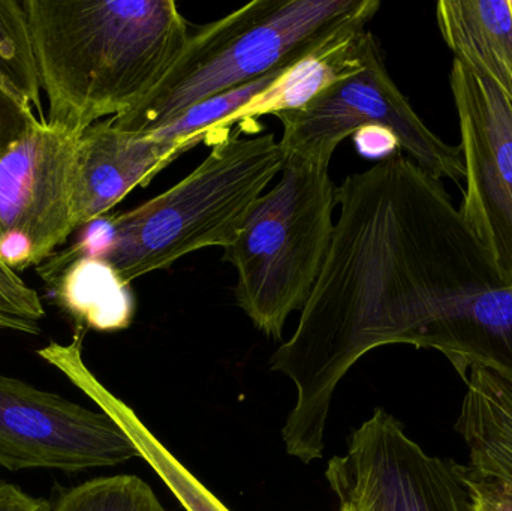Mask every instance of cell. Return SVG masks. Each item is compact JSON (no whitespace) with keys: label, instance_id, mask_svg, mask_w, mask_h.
Wrapping results in <instances>:
<instances>
[{"label":"cell","instance_id":"cell-1","mask_svg":"<svg viewBox=\"0 0 512 511\" xmlns=\"http://www.w3.org/2000/svg\"><path fill=\"white\" fill-rule=\"evenodd\" d=\"M336 200L315 287L270 360L297 390L282 438L306 465L322 458L334 392L361 357L384 345L417 347L448 308L504 287L441 180L408 156L346 177Z\"/></svg>","mask_w":512,"mask_h":511},{"label":"cell","instance_id":"cell-2","mask_svg":"<svg viewBox=\"0 0 512 511\" xmlns=\"http://www.w3.org/2000/svg\"><path fill=\"white\" fill-rule=\"evenodd\" d=\"M47 123L80 135L134 110L189 39L174 0H23Z\"/></svg>","mask_w":512,"mask_h":511},{"label":"cell","instance_id":"cell-3","mask_svg":"<svg viewBox=\"0 0 512 511\" xmlns=\"http://www.w3.org/2000/svg\"><path fill=\"white\" fill-rule=\"evenodd\" d=\"M240 132L219 138L210 155L164 194L92 222L95 230L68 251L107 261L131 284L192 252L233 245L286 161L274 134Z\"/></svg>","mask_w":512,"mask_h":511},{"label":"cell","instance_id":"cell-4","mask_svg":"<svg viewBox=\"0 0 512 511\" xmlns=\"http://www.w3.org/2000/svg\"><path fill=\"white\" fill-rule=\"evenodd\" d=\"M378 0H255L189 35L179 59L134 110L111 117L150 134L213 96L254 83L367 23Z\"/></svg>","mask_w":512,"mask_h":511},{"label":"cell","instance_id":"cell-5","mask_svg":"<svg viewBox=\"0 0 512 511\" xmlns=\"http://www.w3.org/2000/svg\"><path fill=\"white\" fill-rule=\"evenodd\" d=\"M282 177L256 201L224 261L237 272L236 300L259 332L280 339L306 305L333 236L330 164L286 156Z\"/></svg>","mask_w":512,"mask_h":511},{"label":"cell","instance_id":"cell-6","mask_svg":"<svg viewBox=\"0 0 512 511\" xmlns=\"http://www.w3.org/2000/svg\"><path fill=\"white\" fill-rule=\"evenodd\" d=\"M283 125L280 146L286 156L330 164L337 146L364 126L390 129L408 158L436 179L465 177L460 146H451L415 113L385 68L378 44L360 68L292 110L274 114Z\"/></svg>","mask_w":512,"mask_h":511},{"label":"cell","instance_id":"cell-7","mask_svg":"<svg viewBox=\"0 0 512 511\" xmlns=\"http://www.w3.org/2000/svg\"><path fill=\"white\" fill-rule=\"evenodd\" d=\"M325 479L340 504L363 511H471L462 465L429 455L382 408L352 431Z\"/></svg>","mask_w":512,"mask_h":511},{"label":"cell","instance_id":"cell-8","mask_svg":"<svg viewBox=\"0 0 512 511\" xmlns=\"http://www.w3.org/2000/svg\"><path fill=\"white\" fill-rule=\"evenodd\" d=\"M78 137L38 120L0 158V260L14 272L44 263L75 231Z\"/></svg>","mask_w":512,"mask_h":511},{"label":"cell","instance_id":"cell-9","mask_svg":"<svg viewBox=\"0 0 512 511\" xmlns=\"http://www.w3.org/2000/svg\"><path fill=\"white\" fill-rule=\"evenodd\" d=\"M450 86L465 164L459 212L489 252L502 285L512 287V102L456 59Z\"/></svg>","mask_w":512,"mask_h":511},{"label":"cell","instance_id":"cell-10","mask_svg":"<svg viewBox=\"0 0 512 511\" xmlns=\"http://www.w3.org/2000/svg\"><path fill=\"white\" fill-rule=\"evenodd\" d=\"M135 458L137 446L110 414L0 374V467L71 474Z\"/></svg>","mask_w":512,"mask_h":511},{"label":"cell","instance_id":"cell-11","mask_svg":"<svg viewBox=\"0 0 512 511\" xmlns=\"http://www.w3.org/2000/svg\"><path fill=\"white\" fill-rule=\"evenodd\" d=\"M185 150L177 141L125 131L111 117L84 129L77 140L72 176L75 230L101 219Z\"/></svg>","mask_w":512,"mask_h":511},{"label":"cell","instance_id":"cell-12","mask_svg":"<svg viewBox=\"0 0 512 511\" xmlns=\"http://www.w3.org/2000/svg\"><path fill=\"white\" fill-rule=\"evenodd\" d=\"M417 348L444 354L462 378L471 369H486L512 386V287L448 308L424 330Z\"/></svg>","mask_w":512,"mask_h":511},{"label":"cell","instance_id":"cell-13","mask_svg":"<svg viewBox=\"0 0 512 511\" xmlns=\"http://www.w3.org/2000/svg\"><path fill=\"white\" fill-rule=\"evenodd\" d=\"M57 305L83 329L119 332L131 326L135 299L128 282L96 257L63 251L36 267Z\"/></svg>","mask_w":512,"mask_h":511},{"label":"cell","instance_id":"cell-14","mask_svg":"<svg viewBox=\"0 0 512 511\" xmlns=\"http://www.w3.org/2000/svg\"><path fill=\"white\" fill-rule=\"evenodd\" d=\"M436 18L456 60L492 81L512 102L511 0H442Z\"/></svg>","mask_w":512,"mask_h":511},{"label":"cell","instance_id":"cell-15","mask_svg":"<svg viewBox=\"0 0 512 511\" xmlns=\"http://www.w3.org/2000/svg\"><path fill=\"white\" fill-rule=\"evenodd\" d=\"M462 380L454 429L468 447L469 470L512 488V386L486 369H471Z\"/></svg>","mask_w":512,"mask_h":511},{"label":"cell","instance_id":"cell-16","mask_svg":"<svg viewBox=\"0 0 512 511\" xmlns=\"http://www.w3.org/2000/svg\"><path fill=\"white\" fill-rule=\"evenodd\" d=\"M81 345L62 348L54 356L53 363L63 369L90 398L95 399L102 411L110 414L131 437L141 458L164 480L174 497L186 511H231L215 497L176 456L149 431L138 419L134 410L125 402L105 390L93 375L84 368L80 357Z\"/></svg>","mask_w":512,"mask_h":511},{"label":"cell","instance_id":"cell-17","mask_svg":"<svg viewBox=\"0 0 512 511\" xmlns=\"http://www.w3.org/2000/svg\"><path fill=\"white\" fill-rule=\"evenodd\" d=\"M0 81L42 113L41 77L23 0H0Z\"/></svg>","mask_w":512,"mask_h":511},{"label":"cell","instance_id":"cell-18","mask_svg":"<svg viewBox=\"0 0 512 511\" xmlns=\"http://www.w3.org/2000/svg\"><path fill=\"white\" fill-rule=\"evenodd\" d=\"M51 511H167L140 477H98L66 491Z\"/></svg>","mask_w":512,"mask_h":511},{"label":"cell","instance_id":"cell-19","mask_svg":"<svg viewBox=\"0 0 512 511\" xmlns=\"http://www.w3.org/2000/svg\"><path fill=\"white\" fill-rule=\"evenodd\" d=\"M38 120L30 104L0 81V158Z\"/></svg>","mask_w":512,"mask_h":511},{"label":"cell","instance_id":"cell-20","mask_svg":"<svg viewBox=\"0 0 512 511\" xmlns=\"http://www.w3.org/2000/svg\"><path fill=\"white\" fill-rule=\"evenodd\" d=\"M0 306L26 320L45 317L44 306L35 290L29 287L14 270L0 260Z\"/></svg>","mask_w":512,"mask_h":511},{"label":"cell","instance_id":"cell-21","mask_svg":"<svg viewBox=\"0 0 512 511\" xmlns=\"http://www.w3.org/2000/svg\"><path fill=\"white\" fill-rule=\"evenodd\" d=\"M463 479L471 498V511H512V488L504 483L483 479L462 465Z\"/></svg>","mask_w":512,"mask_h":511},{"label":"cell","instance_id":"cell-22","mask_svg":"<svg viewBox=\"0 0 512 511\" xmlns=\"http://www.w3.org/2000/svg\"><path fill=\"white\" fill-rule=\"evenodd\" d=\"M354 141L361 155L381 161L397 155L400 150L396 135L384 126H364L355 132Z\"/></svg>","mask_w":512,"mask_h":511},{"label":"cell","instance_id":"cell-23","mask_svg":"<svg viewBox=\"0 0 512 511\" xmlns=\"http://www.w3.org/2000/svg\"><path fill=\"white\" fill-rule=\"evenodd\" d=\"M50 501L35 498L17 485L0 480V511H51Z\"/></svg>","mask_w":512,"mask_h":511},{"label":"cell","instance_id":"cell-24","mask_svg":"<svg viewBox=\"0 0 512 511\" xmlns=\"http://www.w3.org/2000/svg\"><path fill=\"white\" fill-rule=\"evenodd\" d=\"M0 330H14V332L29 333V335H38L41 332L36 321L18 317L3 306H0Z\"/></svg>","mask_w":512,"mask_h":511},{"label":"cell","instance_id":"cell-25","mask_svg":"<svg viewBox=\"0 0 512 511\" xmlns=\"http://www.w3.org/2000/svg\"><path fill=\"white\" fill-rule=\"evenodd\" d=\"M339 511H363L358 507L352 506V504H340Z\"/></svg>","mask_w":512,"mask_h":511},{"label":"cell","instance_id":"cell-26","mask_svg":"<svg viewBox=\"0 0 512 511\" xmlns=\"http://www.w3.org/2000/svg\"><path fill=\"white\" fill-rule=\"evenodd\" d=\"M511 5H512V2H511Z\"/></svg>","mask_w":512,"mask_h":511}]
</instances>
